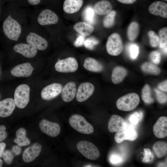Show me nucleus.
<instances>
[{
  "label": "nucleus",
  "instance_id": "1",
  "mask_svg": "<svg viewBox=\"0 0 167 167\" xmlns=\"http://www.w3.org/2000/svg\"><path fill=\"white\" fill-rule=\"evenodd\" d=\"M69 123L74 129L84 134H90L94 131L93 126L82 116L78 114L72 115L69 119Z\"/></svg>",
  "mask_w": 167,
  "mask_h": 167
},
{
  "label": "nucleus",
  "instance_id": "2",
  "mask_svg": "<svg viewBox=\"0 0 167 167\" xmlns=\"http://www.w3.org/2000/svg\"><path fill=\"white\" fill-rule=\"evenodd\" d=\"M3 30L5 36L11 40L17 41L21 32L19 23L10 15L6 19L3 24Z\"/></svg>",
  "mask_w": 167,
  "mask_h": 167
},
{
  "label": "nucleus",
  "instance_id": "3",
  "mask_svg": "<svg viewBox=\"0 0 167 167\" xmlns=\"http://www.w3.org/2000/svg\"><path fill=\"white\" fill-rule=\"evenodd\" d=\"M139 101L138 95L135 93H131L119 98L116 101V105L119 110L129 111L135 109Z\"/></svg>",
  "mask_w": 167,
  "mask_h": 167
},
{
  "label": "nucleus",
  "instance_id": "4",
  "mask_svg": "<svg viewBox=\"0 0 167 167\" xmlns=\"http://www.w3.org/2000/svg\"><path fill=\"white\" fill-rule=\"evenodd\" d=\"M78 151L87 159L96 160L98 158L100 152L97 148L93 143L85 140L79 141L76 145Z\"/></svg>",
  "mask_w": 167,
  "mask_h": 167
},
{
  "label": "nucleus",
  "instance_id": "5",
  "mask_svg": "<svg viewBox=\"0 0 167 167\" xmlns=\"http://www.w3.org/2000/svg\"><path fill=\"white\" fill-rule=\"evenodd\" d=\"M30 88L26 84L18 86L15 89L14 94V100L15 105L20 109L24 108L29 101Z\"/></svg>",
  "mask_w": 167,
  "mask_h": 167
},
{
  "label": "nucleus",
  "instance_id": "6",
  "mask_svg": "<svg viewBox=\"0 0 167 167\" xmlns=\"http://www.w3.org/2000/svg\"><path fill=\"white\" fill-rule=\"evenodd\" d=\"M108 53L112 56L120 54L123 49V45L120 35L117 33L112 34L108 37L106 45Z\"/></svg>",
  "mask_w": 167,
  "mask_h": 167
},
{
  "label": "nucleus",
  "instance_id": "7",
  "mask_svg": "<svg viewBox=\"0 0 167 167\" xmlns=\"http://www.w3.org/2000/svg\"><path fill=\"white\" fill-rule=\"evenodd\" d=\"M54 67L55 70L60 72H73L78 69V63L75 58L69 57L58 60Z\"/></svg>",
  "mask_w": 167,
  "mask_h": 167
},
{
  "label": "nucleus",
  "instance_id": "8",
  "mask_svg": "<svg viewBox=\"0 0 167 167\" xmlns=\"http://www.w3.org/2000/svg\"><path fill=\"white\" fill-rule=\"evenodd\" d=\"M94 91V87L92 83L85 82L81 84L76 92V100L80 102L84 101L92 95Z\"/></svg>",
  "mask_w": 167,
  "mask_h": 167
},
{
  "label": "nucleus",
  "instance_id": "9",
  "mask_svg": "<svg viewBox=\"0 0 167 167\" xmlns=\"http://www.w3.org/2000/svg\"><path fill=\"white\" fill-rule=\"evenodd\" d=\"M39 126L42 132L51 137L57 136L61 131L60 126L58 123L45 119L40 122Z\"/></svg>",
  "mask_w": 167,
  "mask_h": 167
},
{
  "label": "nucleus",
  "instance_id": "10",
  "mask_svg": "<svg viewBox=\"0 0 167 167\" xmlns=\"http://www.w3.org/2000/svg\"><path fill=\"white\" fill-rule=\"evenodd\" d=\"M62 85L58 83L51 84L43 88L41 92V96L44 100L49 101L58 96L61 92Z\"/></svg>",
  "mask_w": 167,
  "mask_h": 167
},
{
  "label": "nucleus",
  "instance_id": "11",
  "mask_svg": "<svg viewBox=\"0 0 167 167\" xmlns=\"http://www.w3.org/2000/svg\"><path fill=\"white\" fill-rule=\"evenodd\" d=\"M126 128L127 124L121 117L115 114L111 116L108 125V129L110 132H117L125 130Z\"/></svg>",
  "mask_w": 167,
  "mask_h": 167
},
{
  "label": "nucleus",
  "instance_id": "12",
  "mask_svg": "<svg viewBox=\"0 0 167 167\" xmlns=\"http://www.w3.org/2000/svg\"><path fill=\"white\" fill-rule=\"evenodd\" d=\"M37 20L40 25H45L57 24L58 19L55 13L50 10L46 9L40 13Z\"/></svg>",
  "mask_w": 167,
  "mask_h": 167
},
{
  "label": "nucleus",
  "instance_id": "13",
  "mask_svg": "<svg viewBox=\"0 0 167 167\" xmlns=\"http://www.w3.org/2000/svg\"><path fill=\"white\" fill-rule=\"evenodd\" d=\"M42 147L41 144L36 143L26 148L22 155L23 161L29 163L34 160L39 155Z\"/></svg>",
  "mask_w": 167,
  "mask_h": 167
},
{
  "label": "nucleus",
  "instance_id": "14",
  "mask_svg": "<svg viewBox=\"0 0 167 167\" xmlns=\"http://www.w3.org/2000/svg\"><path fill=\"white\" fill-rule=\"evenodd\" d=\"M26 41L36 49L40 50L45 49L48 47L47 41L37 34L30 32L26 37Z\"/></svg>",
  "mask_w": 167,
  "mask_h": 167
},
{
  "label": "nucleus",
  "instance_id": "15",
  "mask_svg": "<svg viewBox=\"0 0 167 167\" xmlns=\"http://www.w3.org/2000/svg\"><path fill=\"white\" fill-rule=\"evenodd\" d=\"M138 137V133L135 129L126 128L125 130L117 132L114 138L117 143H120L125 140L134 141Z\"/></svg>",
  "mask_w": 167,
  "mask_h": 167
},
{
  "label": "nucleus",
  "instance_id": "16",
  "mask_svg": "<svg viewBox=\"0 0 167 167\" xmlns=\"http://www.w3.org/2000/svg\"><path fill=\"white\" fill-rule=\"evenodd\" d=\"M33 70L30 63L25 62L15 66L11 70V72L15 76L26 77L32 75Z\"/></svg>",
  "mask_w": 167,
  "mask_h": 167
},
{
  "label": "nucleus",
  "instance_id": "17",
  "mask_svg": "<svg viewBox=\"0 0 167 167\" xmlns=\"http://www.w3.org/2000/svg\"><path fill=\"white\" fill-rule=\"evenodd\" d=\"M154 135L159 138H163L167 135V117L161 116L157 120L153 126Z\"/></svg>",
  "mask_w": 167,
  "mask_h": 167
},
{
  "label": "nucleus",
  "instance_id": "18",
  "mask_svg": "<svg viewBox=\"0 0 167 167\" xmlns=\"http://www.w3.org/2000/svg\"><path fill=\"white\" fill-rule=\"evenodd\" d=\"M13 49L15 52L28 58L35 57L37 52V49L29 44L19 43L16 44L13 47Z\"/></svg>",
  "mask_w": 167,
  "mask_h": 167
},
{
  "label": "nucleus",
  "instance_id": "19",
  "mask_svg": "<svg viewBox=\"0 0 167 167\" xmlns=\"http://www.w3.org/2000/svg\"><path fill=\"white\" fill-rule=\"evenodd\" d=\"M148 10L151 14L160 16L163 18H167V4L161 1H156L148 6Z\"/></svg>",
  "mask_w": 167,
  "mask_h": 167
},
{
  "label": "nucleus",
  "instance_id": "20",
  "mask_svg": "<svg viewBox=\"0 0 167 167\" xmlns=\"http://www.w3.org/2000/svg\"><path fill=\"white\" fill-rule=\"evenodd\" d=\"M76 92V85L74 82L71 81L67 83L62 90V100L66 102L71 101L75 97Z\"/></svg>",
  "mask_w": 167,
  "mask_h": 167
},
{
  "label": "nucleus",
  "instance_id": "21",
  "mask_svg": "<svg viewBox=\"0 0 167 167\" xmlns=\"http://www.w3.org/2000/svg\"><path fill=\"white\" fill-rule=\"evenodd\" d=\"M14 100L7 98L0 101V117H6L10 116L15 107Z\"/></svg>",
  "mask_w": 167,
  "mask_h": 167
},
{
  "label": "nucleus",
  "instance_id": "22",
  "mask_svg": "<svg viewBox=\"0 0 167 167\" xmlns=\"http://www.w3.org/2000/svg\"><path fill=\"white\" fill-rule=\"evenodd\" d=\"M83 0H65L63 4V10L68 14H73L78 11L82 6Z\"/></svg>",
  "mask_w": 167,
  "mask_h": 167
},
{
  "label": "nucleus",
  "instance_id": "23",
  "mask_svg": "<svg viewBox=\"0 0 167 167\" xmlns=\"http://www.w3.org/2000/svg\"><path fill=\"white\" fill-rule=\"evenodd\" d=\"M112 5L108 1L102 0L97 2L94 5V12L99 15L107 14L111 11Z\"/></svg>",
  "mask_w": 167,
  "mask_h": 167
},
{
  "label": "nucleus",
  "instance_id": "24",
  "mask_svg": "<svg viewBox=\"0 0 167 167\" xmlns=\"http://www.w3.org/2000/svg\"><path fill=\"white\" fill-rule=\"evenodd\" d=\"M73 28L78 33L84 36L90 35L94 30V27L92 24L84 22L76 23Z\"/></svg>",
  "mask_w": 167,
  "mask_h": 167
},
{
  "label": "nucleus",
  "instance_id": "25",
  "mask_svg": "<svg viewBox=\"0 0 167 167\" xmlns=\"http://www.w3.org/2000/svg\"><path fill=\"white\" fill-rule=\"evenodd\" d=\"M83 66L87 70L95 72H100L103 69V66L101 63L91 57H88L85 59Z\"/></svg>",
  "mask_w": 167,
  "mask_h": 167
},
{
  "label": "nucleus",
  "instance_id": "26",
  "mask_svg": "<svg viewBox=\"0 0 167 167\" xmlns=\"http://www.w3.org/2000/svg\"><path fill=\"white\" fill-rule=\"evenodd\" d=\"M127 74L126 70L121 66H117L113 70L111 80L114 84H118L120 83L126 76Z\"/></svg>",
  "mask_w": 167,
  "mask_h": 167
},
{
  "label": "nucleus",
  "instance_id": "27",
  "mask_svg": "<svg viewBox=\"0 0 167 167\" xmlns=\"http://www.w3.org/2000/svg\"><path fill=\"white\" fill-rule=\"evenodd\" d=\"M26 130L24 128H19L16 132V138L14 139V142L20 146L29 145L30 141L26 137Z\"/></svg>",
  "mask_w": 167,
  "mask_h": 167
},
{
  "label": "nucleus",
  "instance_id": "28",
  "mask_svg": "<svg viewBox=\"0 0 167 167\" xmlns=\"http://www.w3.org/2000/svg\"><path fill=\"white\" fill-rule=\"evenodd\" d=\"M152 148L158 158H162L167 154V144L165 142H156L153 145Z\"/></svg>",
  "mask_w": 167,
  "mask_h": 167
},
{
  "label": "nucleus",
  "instance_id": "29",
  "mask_svg": "<svg viewBox=\"0 0 167 167\" xmlns=\"http://www.w3.org/2000/svg\"><path fill=\"white\" fill-rule=\"evenodd\" d=\"M139 31L138 24L135 21L131 22L127 30V36L129 40L131 41L135 40L138 35Z\"/></svg>",
  "mask_w": 167,
  "mask_h": 167
},
{
  "label": "nucleus",
  "instance_id": "30",
  "mask_svg": "<svg viewBox=\"0 0 167 167\" xmlns=\"http://www.w3.org/2000/svg\"><path fill=\"white\" fill-rule=\"evenodd\" d=\"M142 98L143 101L147 104H151L154 102V99L151 95V90L150 86L146 84L142 90Z\"/></svg>",
  "mask_w": 167,
  "mask_h": 167
},
{
  "label": "nucleus",
  "instance_id": "31",
  "mask_svg": "<svg viewBox=\"0 0 167 167\" xmlns=\"http://www.w3.org/2000/svg\"><path fill=\"white\" fill-rule=\"evenodd\" d=\"M141 67L144 72L154 75H158L161 72L160 69L158 67L150 62L143 63Z\"/></svg>",
  "mask_w": 167,
  "mask_h": 167
},
{
  "label": "nucleus",
  "instance_id": "32",
  "mask_svg": "<svg viewBox=\"0 0 167 167\" xmlns=\"http://www.w3.org/2000/svg\"><path fill=\"white\" fill-rule=\"evenodd\" d=\"M83 15L84 19L86 22L91 24L94 23L95 12L92 6H87L83 11Z\"/></svg>",
  "mask_w": 167,
  "mask_h": 167
},
{
  "label": "nucleus",
  "instance_id": "33",
  "mask_svg": "<svg viewBox=\"0 0 167 167\" xmlns=\"http://www.w3.org/2000/svg\"><path fill=\"white\" fill-rule=\"evenodd\" d=\"M116 13L115 11H111L107 14L103 19V25L106 28H109L113 25Z\"/></svg>",
  "mask_w": 167,
  "mask_h": 167
},
{
  "label": "nucleus",
  "instance_id": "34",
  "mask_svg": "<svg viewBox=\"0 0 167 167\" xmlns=\"http://www.w3.org/2000/svg\"><path fill=\"white\" fill-rule=\"evenodd\" d=\"M160 38L159 46L162 48L167 45V28L164 27L161 29L159 32Z\"/></svg>",
  "mask_w": 167,
  "mask_h": 167
},
{
  "label": "nucleus",
  "instance_id": "35",
  "mask_svg": "<svg viewBox=\"0 0 167 167\" xmlns=\"http://www.w3.org/2000/svg\"><path fill=\"white\" fill-rule=\"evenodd\" d=\"M148 35L151 46L154 47L157 46L160 42L159 36L157 35L154 31L152 30L148 32Z\"/></svg>",
  "mask_w": 167,
  "mask_h": 167
},
{
  "label": "nucleus",
  "instance_id": "36",
  "mask_svg": "<svg viewBox=\"0 0 167 167\" xmlns=\"http://www.w3.org/2000/svg\"><path fill=\"white\" fill-rule=\"evenodd\" d=\"M128 50L131 58L135 59L137 58L139 53V47L136 44H132L129 45Z\"/></svg>",
  "mask_w": 167,
  "mask_h": 167
},
{
  "label": "nucleus",
  "instance_id": "37",
  "mask_svg": "<svg viewBox=\"0 0 167 167\" xmlns=\"http://www.w3.org/2000/svg\"><path fill=\"white\" fill-rule=\"evenodd\" d=\"M98 43L99 41L96 39L91 37L88 38L84 41V45L86 48L90 50H92Z\"/></svg>",
  "mask_w": 167,
  "mask_h": 167
},
{
  "label": "nucleus",
  "instance_id": "38",
  "mask_svg": "<svg viewBox=\"0 0 167 167\" xmlns=\"http://www.w3.org/2000/svg\"><path fill=\"white\" fill-rule=\"evenodd\" d=\"M143 116V113L141 112H135L129 116L128 119L131 123L136 125L139 122Z\"/></svg>",
  "mask_w": 167,
  "mask_h": 167
},
{
  "label": "nucleus",
  "instance_id": "39",
  "mask_svg": "<svg viewBox=\"0 0 167 167\" xmlns=\"http://www.w3.org/2000/svg\"><path fill=\"white\" fill-rule=\"evenodd\" d=\"M2 156L5 162L8 164H10L13 161L14 155L12 151L6 150L4 151Z\"/></svg>",
  "mask_w": 167,
  "mask_h": 167
},
{
  "label": "nucleus",
  "instance_id": "40",
  "mask_svg": "<svg viewBox=\"0 0 167 167\" xmlns=\"http://www.w3.org/2000/svg\"><path fill=\"white\" fill-rule=\"evenodd\" d=\"M143 152V157L142 161L144 163H148L152 161L154 156L151 150L149 148H144Z\"/></svg>",
  "mask_w": 167,
  "mask_h": 167
},
{
  "label": "nucleus",
  "instance_id": "41",
  "mask_svg": "<svg viewBox=\"0 0 167 167\" xmlns=\"http://www.w3.org/2000/svg\"><path fill=\"white\" fill-rule=\"evenodd\" d=\"M156 97L158 101L160 103L163 104L166 102L167 95L164 93L156 89H155Z\"/></svg>",
  "mask_w": 167,
  "mask_h": 167
},
{
  "label": "nucleus",
  "instance_id": "42",
  "mask_svg": "<svg viewBox=\"0 0 167 167\" xmlns=\"http://www.w3.org/2000/svg\"><path fill=\"white\" fill-rule=\"evenodd\" d=\"M150 58L154 63L158 64L161 61V55L160 53L157 51H153L150 53Z\"/></svg>",
  "mask_w": 167,
  "mask_h": 167
},
{
  "label": "nucleus",
  "instance_id": "43",
  "mask_svg": "<svg viewBox=\"0 0 167 167\" xmlns=\"http://www.w3.org/2000/svg\"><path fill=\"white\" fill-rule=\"evenodd\" d=\"M85 36L80 35L78 37L74 42V45L75 47H79L84 45L85 41Z\"/></svg>",
  "mask_w": 167,
  "mask_h": 167
},
{
  "label": "nucleus",
  "instance_id": "44",
  "mask_svg": "<svg viewBox=\"0 0 167 167\" xmlns=\"http://www.w3.org/2000/svg\"><path fill=\"white\" fill-rule=\"evenodd\" d=\"M6 128L4 125H0V142L4 140L7 136V134L5 131Z\"/></svg>",
  "mask_w": 167,
  "mask_h": 167
},
{
  "label": "nucleus",
  "instance_id": "45",
  "mask_svg": "<svg viewBox=\"0 0 167 167\" xmlns=\"http://www.w3.org/2000/svg\"><path fill=\"white\" fill-rule=\"evenodd\" d=\"M109 160L110 162L113 164H118L122 161L121 158L119 156L115 155H111Z\"/></svg>",
  "mask_w": 167,
  "mask_h": 167
},
{
  "label": "nucleus",
  "instance_id": "46",
  "mask_svg": "<svg viewBox=\"0 0 167 167\" xmlns=\"http://www.w3.org/2000/svg\"><path fill=\"white\" fill-rule=\"evenodd\" d=\"M12 152L15 155H18L21 153V148L19 145H14L12 147Z\"/></svg>",
  "mask_w": 167,
  "mask_h": 167
},
{
  "label": "nucleus",
  "instance_id": "47",
  "mask_svg": "<svg viewBox=\"0 0 167 167\" xmlns=\"http://www.w3.org/2000/svg\"><path fill=\"white\" fill-rule=\"evenodd\" d=\"M167 81L165 80L164 82L160 83L158 86V88L160 89L165 92L167 91Z\"/></svg>",
  "mask_w": 167,
  "mask_h": 167
},
{
  "label": "nucleus",
  "instance_id": "48",
  "mask_svg": "<svg viewBox=\"0 0 167 167\" xmlns=\"http://www.w3.org/2000/svg\"><path fill=\"white\" fill-rule=\"evenodd\" d=\"M119 2L125 4H131L134 3L137 0H117Z\"/></svg>",
  "mask_w": 167,
  "mask_h": 167
},
{
  "label": "nucleus",
  "instance_id": "49",
  "mask_svg": "<svg viewBox=\"0 0 167 167\" xmlns=\"http://www.w3.org/2000/svg\"><path fill=\"white\" fill-rule=\"evenodd\" d=\"M6 146V144L5 143H0V157L2 156V154Z\"/></svg>",
  "mask_w": 167,
  "mask_h": 167
},
{
  "label": "nucleus",
  "instance_id": "50",
  "mask_svg": "<svg viewBox=\"0 0 167 167\" xmlns=\"http://www.w3.org/2000/svg\"><path fill=\"white\" fill-rule=\"evenodd\" d=\"M28 2L32 5H36L40 2L41 0H28Z\"/></svg>",
  "mask_w": 167,
  "mask_h": 167
},
{
  "label": "nucleus",
  "instance_id": "51",
  "mask_svg": "<svg viewBox=\"0 0 167 167\" xmlns=\"http://www.w3.org/2000/svg\"><path fill=\"white\" fill-rule=\"evenodd\" d=\"M162 48H163V51L164 52V53L165 54H166L167 53V45Z\"/></svg>",
  "mask_w": 167,
  "mask_h": 167
},
{
  "label": "nucleus",
  "instance_id": "52",
  "mask_svg": "<svg viewBox=\"0 0 167 167\" xmlns=\"http://www.w3.org/2000/svg\"><path fill=\"white\" fill-rule=\"evenodd\" d=\"M3 164V161L2 160L0 159V167H1L2 166Z\"/></svg>",
  "mask_w": 167,
  "mask_h": 167
},
{
  "label": "nucleus",
  "instance_id": "53",
  "mask_svg": "<svg viewBox=\"0 0 167 167\" xmlns=\"http://www.w3.org/2000/svg\"></svg>",
  "mask_w": 167,
  "mask_h": 167
},
{
  "label": "nucleus",
  "instance_id": "54",
  "mask_svg": "<svg viewBox=\"0 0 167 167\" xmlns=\"http://www.w3.org/2000/svg\"><path fill=\"white\" fill-rule=\"evenodd\" d=\"M165 0V1H167V0Z\"/></svg>",
  "mask_w": 167,
  "mask_h": 167
}]
</instances>
